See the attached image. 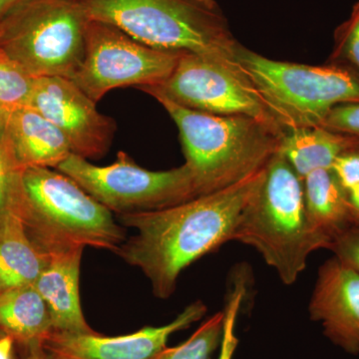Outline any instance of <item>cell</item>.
<instances>
[{"label": "cell", "mask_w": 359, "mask_h": 359, "mask_svg": "<svg viewBox=\"0 0 359 359\" xmlns=\"http://www.w3.org/2000/svg\"><path fill=\"white\" fill-rule=\"evenodd\" d=\"M36 78L0 50V110L27 106Z\"/></svg>", "instance_id": "cell-22"}, {"label": "cell", "mask_w": 359, "mask_h": 359, "mask_svg": "<svg viewBox=\"0 0 359 359\" xmlns=\"http://www.w3.org/2000/svg\"><path fill=\"white\" fill-rule=\"evenodd\" d=\"M88 18L78 0H27L0 20V50L33 77L72 79Z\"/></svg>", "instance_id": "cell-7"}, {"label": "cell", "mask_w": 359, "mask_h": 359, "mask_svg": "<svg viewBox=\"0 0 359 359\" xmlns=\"http://www.w3.org/2000/svg\"><path fill=\"white\" fill-rule=\"evenodd\" d=\"M57 171L119 216L160 211L199 197L186 164L168 171H150L125 152L118 153L113 164L103 167L71 154Z\"/></svg>", "instance_id": "cell-8"}, {"label": "cell", "mask_w": 359, "mask_h": 359, "mask_svg": "<svg viewBox=\"0 0 359 359\" xmlns=\"http://www.w3.org/2000/svg\"><path fill=\"white\" fill-rule=\"evenodd\" d=\"M233 241L250 245L285 285L297 282L309 255L330 240L309 222L302 179L280 153L264 167L263 182L245 205Z\"/></svg>", "instance_id": "cell-3"}, {"label": "cell", "mask_w": 359, "mask_h": 359, "mask_svg": "<svg viewBox=\"0 0 359 359\" xmlns=\"http://www.w3.org/2000/svg\"><path fill=\"white\" fill-rule=\"evenodd\" d=\"M22 183L18 217L33 244L46 256L85 247L116 254L125 242V231L112 212L67 175L51 168H27Z\"/></svg>", "instance_id": "cell-5"}, {"label": "cell", "mask_w": 359, "mask_h": 359, "mask_svg": "<svg viewBox=\"0 0 359 359\" xmlns=\"http://www.w3.org/2000/svg\"><path fill=\"white\" fill-rule=\"evenodd\" d=\"M49 257L28 236L13 212L0 215V292L34 285Z\"/></svg>", "instance_id": "cell-18"}, {"label": "cell", "mask_w": 359, "mask_h": 359, "mask_svg": "<svg viewBox=\"0 0 359 359\" xmlns=\"http://www.w3.org/2000/svg\"><path fill=\"white\" fill-rule=\"evenodd\" d=\"M28 106L60 130L72 154L84 159L98 158L112 145L117 129L114 120L99 112L95 101L72 80L36 78Z\"/></svg>", "instance_id": "cell-11"}, {"label": "cell", "mask_w": 359, "mask_h": 359, "mask_svg": "<svg viewBox=\"0 0 359 359\" xmlns=\"http://www.w3.org/2000/svg\"><path fill=\"white\" fill-rule=\"evenodd\" d=\"M154 98L178 127L198 196L223 190L261 171L278 153L283 133L278 127L247 116L208 114L164 97Z\"/></svg>", "instance_id": "cell-2"}, {"label": "cell", "mask_w": 359, "mask_h": 359, "mask_svg": "<svg viewBox=\"0 0 359 359\" xmlns=\"http://www.w3.org/2000/svg\"><path fill=\"white\" fill-rule=\"evenodd\" d=\"M88 20L109 23L162 50L219 61L238 71L241 46L212 0H78ZM242 72V71H241Z\"/></svg>", "instance_id": "cell-4"}, {"label": "cell", "mask_w": 359, "mask_h": 359, "mask_svg": "<svg viewBox=\"0 0 359 359\" xmlns=\"http://www.w3.org/2000/svg\"><path fill=\"white\" fill-rule=\"evenodd\" d=\"M9 140L23 169L55 168L71 154L65 135L30 106L0 110Z\"/></svg>", "instance_id": "cell-15"}, {"label": "cell", "mask_w": 359, "mask_h": 359, "mask_svg": "<svg viewBox=\"0 0 359 359\" xmlns=\"http://www.w3.org/2000/svg\"><path fill=\"white\" fill-rule=\"evenodd\" d=\"M347 196H348V201L353 208L354 215L359 222V184L347 191Z\"/></svg>", "instance_id": "cell-31"}, {"label": "cell", "mask_w": 359, "mask_h": 359, "mask_svg": "<svg viewBox=\"0 0 359 359\" xmlns=\"http://www.w3.org/2000/svg\"><path fill=\"white\" fill-rule=\"evenodd\" d=\"M264 174V168L223 190L160 211L120 215L121 224L137 233L116 254L143 271L156 297L169 299L187 266L233 241L241 215Z\"/></svg>", "instance_id": "cell-1"}, {"label": "cell", "mask_w": 359, "mask_h": 359, "mask_svg": "<svg viewBox=\"0 0 359 359\" xmlns=\"http://www.w3.org/2000/svg\"><path fill=\"white\" fill-rule=\"evenodd\" d=\"M339 39L340 50L359 70V2L339 30Z\"/></svg>", "instance_id": "cell-26"}, {"label": "cell", "mask_w": 359, "mask_h": 359, "mask_svg": "<svg viewBox=\"0 0 359 359\" xmlns=\"http://www.w3.org/2000/svg\"><path fill=\"white\" fill-rule=\"evenodd\" d=\"M14 340L0 330V359H13Z\"/></svg>", "instance_id": "cell-28"}, {"label": "cell", "mask_w": 359, "mask_h": 359, "mask_svg": "<svg viewBox=\"0 0 359 359\" xmlns=\"http://www.w3.org/2000/svg\"><path fill=\"white\" fill-rule=\"evenodd\" d=\"M183 54L153 48L114 25L88 20L83 61L71 80L97 103L110 90L162 84Z\"/></svg>", "instance_id": "cell-9"}, {"label": "cell", "mask_w": 359, "mask_h": 359, "mask_svg": "<svg viewBox=\"0 0 359 359\" xmlns=\"http://www.w3.org/2000/svg\"><path fill=\"white\" fill-rule=\"evenodd\" d=\"M332 172L344 190H351L359 184V149L337 157L332 166Z\"/></svg>", "instance_id": "cell-27"}, {"label": "cell", "mask_w": 359, "mask_h": 359, "mask_svg": "<svg viewBox=\"0 0 359 359\" xmlns=\"http://www.w3.org/2000/svg\"><path fill=\"white\" fill-rule=\"evenodd\" d=\"M359 149V138L323 127L283 131L278 152L304 179L311 172L332 169L340 155Z\"/></svg>", "instance_id": "cell-16"}, {"label": "cell", "mask_w": 359, "mask_h": 359, "mask_svg": "<svg viewBox=\"0 0 359 359\" xmlns=\"http://www.w3.org/2000/svg\"><path fill=\"white\" fill-rule=\"evenodd\" d=\"M328 250L340 263L359 273V222L335 237Z\"/></svg>", "instance_id": "cell-25"}, {"label": "cell", "mask_w": 359, "mask_h": 359, "mask_svg": "<svg viewBox=\"0 0 359 359\" xmlns=\"http://www.w3.org/2000/svg\"><path fill=\"white\" fill-rule=\"evenodd\" d=\"M26 353L20 359H54L42 344L25 347Z\"/></svg>", "instance_id": "cell-29"}, {"label": "cell", "mask_w": 359, "mask_h": 359, "mask_svg": "<svg viewBox=\"0 0 359 359\" xmlns=\"http://www.w3.org/2000/svg\"><path fill=\"white\" fill-rule=\"evenodd\" d=\"M321 127L359 138V102L335 106L328 112Z\"/></svg>", "instance_id": "cell-24"}, {"label": "cell", "mask_w": 359, "mask_h": 359, "mask_svg": "<svg viewBox=\"0 0 359 359\" xmlns=\"http://www.w3.org/2000/svg\"><path fill=\"white\" fill-rule=\"evenodd\" d=\"M309 311L332 344L359 354V273L337 257L328 259L318 269Z\"/></svg>", "instance_id": "cell-13"}, {"label": "cell", "mask_w": 359, "mask_h": 359, "mask_svg": "<svg viewBox=\"0 0 359 359\" xmlns=\"http://www.w3.org/2000/svg\"><path fill=\"white\" fill-rule=\"evenodd\" d=\"M224 313L214 314L183 344L165 347L149 359H211L221 344Z\"/></svg>", "instance_id": "cell-21"}, {"label": "cell", "mask_w": 359, "mask_h": 359, "mask_svg": "<svg viewBox=\"0 0 359 359\" xmlns=\"http://www.w3.org/2000/svg\"><path fill=\"white\" fill-rule=\"evenodd\" d=\"M26 1L27 0H0V20Z\"/></svg>", "instance_id": "cell-30"}, {"label": "cell", "mask_w": 359, "mask_h": 359, "mask_svg": "<svg viewBox=\"0 0 359 359\" xmlns=\"http://www.w3.org/2000/svg\"><path fill=\"white\" fill-rule=\"evenodd\" d=\"M140 89L188 109L214 115L247 116L280 128L259 92L241 71L203 56L184 53L162 84Z\"/></svg>", "instance_id": "cell-10"}, {"label": "cell", "mask_w": 359, "mask_h": 359, "mask_svg": "<svg viewBox=\"0 0 359 359\" xmlns=\"http://www.w3.org/2000/svg\"><path fill=\"white\" fill-rule=\"evenodd\" d=\"M302 186L309 222L330 243L358 223L347 192L332 170L311 172L302 179Z\"/></svg>", "instance_id": "cell-17"}, {"label": "cell", "mask_w": 359, "mask_h": 359, "mask_svg": "<svg viewBox=\"0 0 359 359\" xmlns=\"http://www.w3.org/2000/svg\"><path fill=\"white\" fill-rule=\"evenodd\" d=\"M238 63L283 131L321 127L335 106L359 102V78L339 66L283 62L244 47Z\"/></svg>", "instance_id": "cell-6"}, {"label": "cell", "mask_w": 359, "mask_h": 359, "mask_svg": "<svg viewBox=\"0 0 359 359\" xmlns=\"http://www.w3.org/2000/svg\"><path fill=\"white\" fill-rule=\"evenodd\" d=\"M23 171L0 113V215L13 212L20 216L23 203Z\"/></svg>", "instance_id": "cell-20"}, {"label": "cell", "mask_w": 359, "mask_h": 359, "mask_svg": "<svg viewBox=\"0 0 359 359\" xmlns=\"http://www.w3.org/2000/svg\"><path fill=\"white\" fill-rule=\"evenodd\" d=\"M84 249H73L49 256L34 287L50 313L55 332L93 334L85 320L80 301V264Z\"/></svg>", "instance_id": "cell-14"}, {"label": "cell", "mask_w": 359, "mask_h": 359, "mask_svg": "<svg viewBox=\"0 0 359 359\" xmlns=\"http://www.w3.org/2000/svg\"><path fill=\"white\" fill-rule=\"evenodd\" d=\"M205 313L207 306L198 301L162 327H146L119 337H105L96 332L75 334L53 330L42 346L54 359H149L167 346L172 334L202 320Z\"/></svg>", "instance_id": "cell-12"}, {"label": "cell", "mask_w": 359, "mask_h": 359, "mask_svg": "<svg viewBox=\"0 0 359 359\" xmlns=\"http://www.w3.org/2000/svg\"><path fill=\"white\" fill-rule=\"evenodd\" d=\"M245 294V285L238 282L233 287L224 309L223 335L217 359H233L238 344L236 334V323L241 304Z\"/></svg>", "instance_id": "cell-23"}, {"label": "cell", "mask_w": 359, "mask_h": 359, "mask_svg": "<svg viewBox=\"0 0 359 359\" xmlns=\"http://www.w3.org/2000/svg\"><path fill=\"white\" fill-rule=\"evenodd\" d=\"M0 330L25 347L43 344L53 332L48 306L34 285L0 292Z\"/></svg>", "instance_id": "cell-19"}]
</instances>
